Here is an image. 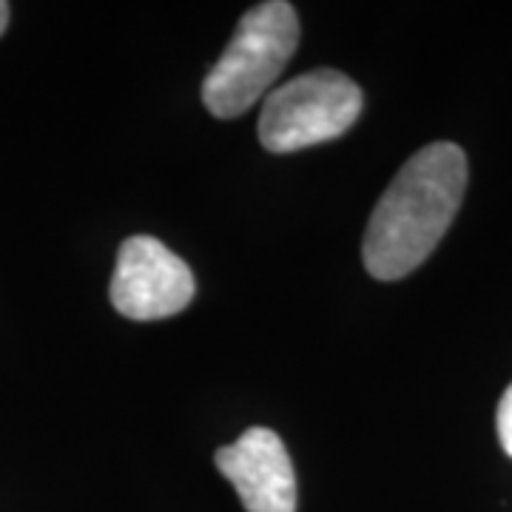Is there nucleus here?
Masks as SVG:
<instances>
[{"label":"nucleus","instance_id":"obj_1","mask_svg":"<svg viewBox=\"0 0 512 512\" xmlns=\"http://www.w3.org/2000/svg\"><path fill=\"white\" fill-rule=\"evenodd\" d=\"M467 157L456 143H430L399 168L367 222V274L396 282L436 251L461 208Z\"/></svg>","mask_w":512,"mask_h":512},{"label":"nucleus","instance_id":"obj_2","mask_svg":"<svg viewBox=\"0 0 512 512\" xmlns=\"http://www.w3.org/2000/svg\"><path fill=\"white\" fill-rule=\"evenodd\" d=\"M299 43V18L285 0L254 6L239 20L237 35L202 83V103L220 120H234L254 106L288 66Z\"/></svg>","mask_w":512,"mask_h":512},{"label":"nucleus","instance_id":"obj_3","mask_svg":"<svg viewBox=\"0 0 512 512\" xmlns=\"http://www.w3.org/2000/svg\"><path fill=\"white\" fill-rule=\"evenodd\" d=\"M362 114V89L348 74L316 69L268 94L259 114V143L274 154L330 143Z\"/></svg>","mask_w":512,"mask_h":512},{"label":"nucleus","instance_id":"obj_4","mask_svg":"<svg viewBox=\"0 0 512 512\" xmlns=\"http://www.w3.org/2000/svg\"><path fill=\"white\" fill-rule=\"evenodd\" d=\"M197 293L191 268L154 237H128L117 251L111 305L126 319L154 322L188 308Z\"/></svg>","mask_w":512,"mask_h":512},{"label":"nucleus","instance_id":"obj_5","mask_svg":"<svg viewBox=\"0 0 512 512\" xmlns=\"http://www.w3.org/2000/svg\"><path fill=\"white\" fill-rule=\"evenodd\" d=\"M214 461L248 512H296V473L274 430H245L234 444L217 450Z\"/></svg>","mask_w":512,"mask_h":512},{"label":"nucleus","instance_id":"obj_6","mask_svg":"<svg viewBox=\"0 0 512 512\" xmlns=\"http://www.w3.org/2000/svg\"><path fill=\"white\" fill-rule=\"evenodd\" d=\"M495 427H498V439H501L504 453L512 458V384L507 387V393L501 396L498 413H495Z\"/></svg>","mask_w":512,"mask_h":512},{"label":"nucleus","instance_id":"obj_7","mask_svg":"<svg viewBox=\"0 0 512 512\" xmlns=\"http://www.w3.org/2000/svg\"><path fill=\"white\" fill-rule=\"evenodd\" d=\"M9 12H12V9H9V3H3V0H0V35H3V32H6V26H9Z\"/></svg>","mask_w":512,"mask_h":512}]
</instances>
